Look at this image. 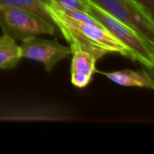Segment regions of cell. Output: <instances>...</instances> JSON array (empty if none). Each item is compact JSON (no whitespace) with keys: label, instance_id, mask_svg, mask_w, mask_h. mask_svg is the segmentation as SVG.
<instances>
[{"label":"cell","instance_id":"6da1fadb","mask_svg":"<svg viewBox=\"0 0 154 154\" xmlns=\"http://www.w3.org/2000/svg\"><path fill=\"white\" fill-rule=\"evenodd\" d=\"M43 1L53 23L69 42L71 52L87 51L97 61L107 54H119L136 61L134 54L100 24L72 19L58 11L48 0Z\"/></svg>","mask_w":154,"mask_h":154},{"label":"cell","instance_id":"7a4b0ae2","mask_svg":"<svg viewBox=\"0 0 154 154\" xmlns=\"http://www.w3.org/2000/svg\"><path fill=\"white\" fill-rule=\"evenodd\" d=\"M88 14L96 19L111 35L123 43L135 57L136 60L152 70L154 67V44L140 35L135 30L111 16L88 0H86Z\"/></svg>","mask_w":154,"mask_h":154},{"label":"cell","instance_id":"3957f363","mask_svg":"<svg viewBox=\"0 0 154 154\" xmlns=\"http://www.w3.org/2000/svg\"><path fill=\"white\" fill-rule=\"evenodd\" d=\"M0 27L4 34L22 42L42 34L54 35L57 30L55 24L36 14L7 5H0Z\"/></svg>","mask_w":154,"mask_h":154},{"label":"cell","instance_id":"277c9868","mask_svg":"<svg viewBox=\"0 0 154 154\" xmlns=\"http://www.w3.org/2000/svg\"><path fill=\"white\" fill-rule=\"evenodd\" d=\"M111 16L129 25L154 44V19L131 0H88Z\"/></svg>","mask_w":154,"mask_h":154},{"label":"cell","instance_id":"5b68a950","mask_svg":"<svg viewBox=\"0 0 154 154\" xmlns=\"http://www.w3.org/2000/svg\"><path fill=\"white\" fill-rule=\"evenodd\" d=\"M22 58L39 61L50 72L61 60L71 54L70 48L60 44L57 40L40 39L37 36L26 39L20 45Z\"/></svg>","mask_w":154,"mask_h":154},{"label":"cell","instance_id":"8992f818","mask_svg":"<svg viewBox=\"0 0 154 154\" xmlns=\"http://www.w3.org/2000/svg\"><path fill=\"white\" fill-rule=\"evenodd\" d=\"M71 54V83L79 88H85L90 83L97 71V60L84 51H75Z\"/></svg>","mask_w":154,"mask_h":154},{"label":"cell","instance_id":"52a82bcc","mask_svg":"<svg viewBox=\"0 0 154 154\" xmlns=\"http://www.w3.org/2000/svg\"><path fill=\"white\" fill-rule=\"evenodd\" d=\"M111 81L124 87H139L151 90L154 89V82L151 74L144 70L122 69L112 72H101Z\"/></svg>","mask_w":154,"mask_h":154},{"label":"cell","instance_id":"ba28073f","mask_svg":"<svg viewBox=\"0 0 154 154\" xmlns=\"http://www.w3.org/2000/svg\"><path fill=\"white\" fill-rule=\"evenodd\" d=\"M20 45L11 37L0 36V69H10L17 66L22 60Z\"/></svg>","mask_w":154,"mask_h":154},{"label":"cell","instance_id":"9c48e42d","mask_svg":"<svg viewBox=\"0 0 154 154\" xmlns=\"http://www.w3.org/2000/svg\"><path fill=\"white\" fill-rule=\"evenodd\" d=\"M0 5H7L28 10L53 23L43 0H0Z\"/></svg>","mask_w":154,"mask_h":154},{"label":"cell","instance_id":"30bf717a","mask_svg":"<svg viewBox=\"0 0 154 154\" xmlns=\"http://www.w3.org/2000/svg\"><path fill=\"white\" fill-rule=\"evenodd\" d=\"M50 1L64 8H70V9L79 10L88 13V6L86 4V0H50Z\"/></svg>","mask_w":154,"mask_h":154},{"label":"cell","instance_id":"8fae6325","mask_svg":"<svg viewBox=\"0 0 154 154\" xmlns=\"http://www.w3.org/2000/svg\"><path fill=\"white\" fill-rule=\"evenodd\" d=\"M149 14L153 16L154 14V0H133Z\"/></svg>","mask_w":154,"mask_h":154},{"label":"cell","instance_id":"7c38bea8","mask_svg":"<svg viewBox=\"0 0 154 154\" xmlns=\"http://www.w3.org/2000/svg\"><path fill=\"white\" fill-rule=\"evenodd\" d=\"M131 1H133V0H131ZM133 2H134V1H133ZM136 5H137V4H136Z\"/></svg>","mask_w":154,"mask_h":154}]
</instances>
